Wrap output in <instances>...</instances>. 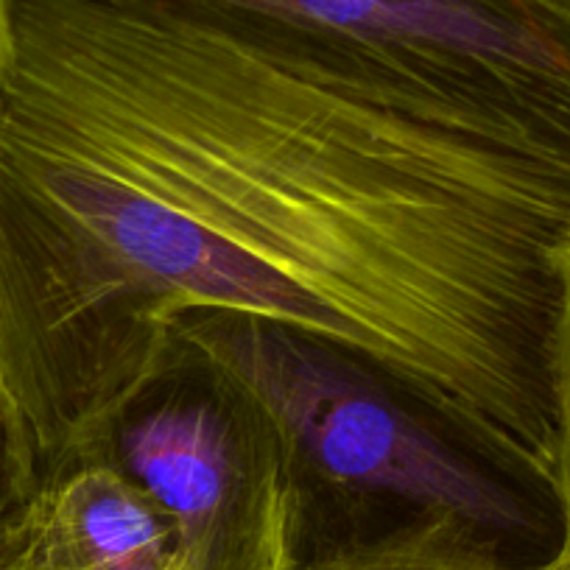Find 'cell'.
Segmentation results:
<instances>
[{"label":"cell","instance_id":"8","mask_svg":"<svg viewBox=\"0 0 570 570\" xmlns=\"http://www.w3.org/2000/svg\"><path fill=\"white\" fill-rule=\"evenodd\" d=\"M9 51H12V23H9V0H0V79L7 70Z\"/></svg>","mask_w":570,"mask_h":570},{"label":"cell","instance_id":"1","mask_svg":"<svg viewBox=\"0 0 570 570\" xmlns=\"http://www.w3.org/2000/svg\"><path fill=\"white\" fill-rule=\"evenodd\" d=\"M9 23L0 355L35 484L96 442L177 316L222 308L342 344L553 487L568 174L171 9L9 0Z\"/></svg>","mask_w":570,"mask_h":570},{"label":"cell","instance_id":"7","mask_svg":"<svg viewBox=\"0 0 570 570\" xmlns=\"http://www.w3.org/2000/svg\"><path fill=\"white\" fill-rule=\"evenodd\" d=\"M35 487V470H31L18 411H14L7 375H3V355H0V534L14 512L29 501Z\"/></svg>","mask_w":570,"mask_h":570},{"label":"cell","instance_id":"6","mask_svg":"<svg viewBox=\"0 0 570 570\" xmlns=\"http://www.w3.org/2000/svg\"><path fill=\"white\" fill-rule=\"evenodd\" d=\"M559 311L551 344L553 487L564 518V546L553 570H570V229L557 246Z\"/></svg>","mask_w":570,"mask_h":570},{"label":"cell","instance_id":"3","mask_svg":"<svg viewBox=\"0 0 570 570\" xmlns=\"http://www.w3.org/2000/svg\"><path fill=\"white\" fill-rule=\"evenodd\" d=\"M353 79L386 107L570 177V0H129Z\"/></svg>","mask_w":570,"mask_h":570},{"label":"cell","instance_id":"2","mask_svg":"<svg viewBox=\"0 0 570 570\" xmlns=\"http://www.w3.org/2000/svg\"><path fill=\"white\" fill-rule=\"evenodd\" d=\"M171 336L277 428L297 484L292 570H553L557 490L487 456L372 361L244 311H188Z\"/></svg>","mask_w":570,"mask_h":570},{"label":"cell","instance_id":"5","mask_svg":"<svg viewBox=\"0 0 570 570\" xmlns=\"http://www.w3.org/2000/svg\"><path fill=\"white\" fill-rule=\"evenodd\" d=\"M0 570H188L174 520L135 481L79 456L37 484L0 534Z\"/></svg>","mask_w":570,"mask_h":570},{"label":"cell","instance_id":"4","mask_svg":"<svg viewBox=\"0 0 570 570\" xmlns=\"http://www.w3.org/2000/svg\"><path fill=\"white\" fill-rule=\"evenodd\" d=\"M81 456L118 468L174 520L188 570H292L297 484L277 428L179 338Z\"/></svg>","mask_w":570,"mask_h":570}]
</instances>
